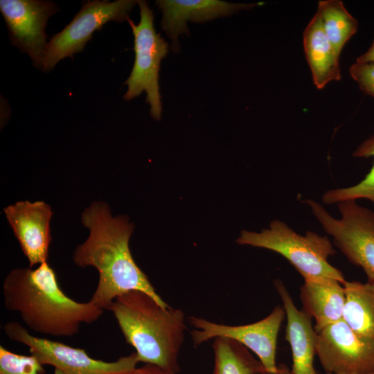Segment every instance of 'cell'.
<instances>
[{"mask_svg": "<svg viewBox=\"0 0 374 374\" xmlns=\"http://www.w3.org/2000/svg\"><path fill=\"white\" fill-rule=\"evenodd\" d=\"M81 222L89 230V235L75 249L73 260L78 267L91 266L98 272V282L91 303L108 310L118 296L139 290L161 305L169 306L132 257L130 239L134 225L127 216L113 217L109 205L98 201L84 209Z\"/></svg>", "mask_w": 374, "mask_h": 374, "instance_id": "obj_1", "label": "cell"}, {"mask_svg": "<svg viewBox=\"0 0 374 374\" xmlns=\"http://www.w3.org/2000/svg\"><path fill=\"white\" fill-rule=\"evenodd\" d=\"M2 290L4 307L42 335L73 336L82 323L98 321L104 311L90 301L80 303L66 296L48 262L35 269H12L3 279Z\"/></svg>", "mask_w": 374, "mask_h": 374, "instance_id": "obj_2", "label": "cell"}, {"mask_svg": "<svg viewBox=\"0 0 374 374\" xmlns=\"http://www.w3.org/2000/svg\"><path fill=\"white\" fill-rule=\"evenodd\" d=\"M138 359L179 371L178 357L186 329L179 309L165 307L148 294L132 290L116 297L109 310Z\"/></svg>", "mask_w": 374, "mask_h": 374, "instance_id": "obj_3", "label": "cell"}, {"mask_svg": "<svg viewBox=\"0 0 374 374\" xmlns=\"http://www.w3.org/2000/svg\"><path fill=\"white\" fill-rule=\"evenodd\" d=\"M242 245L273 251L287 259L304 280L330 278L342 285L344 274L328 262L335 253L331 241L326 235L308 231L305 235L296 233L285 222L275 220L260 232L242 230L236 240Z\"/></svg>", "mask_w": 374, "mask_h": 374, "instance_id": "obj_4", "label": "cell"}, {"mask_svg": "<svg viewBox=\"0 0 374 374\" xmlns=\"http://www.w3.org/2000/svg\"><path fill=\"white\" fill-rule=\"evenodd\" d=\"M137 4L140 9L139 23L135 24L127 19L134 35L135 58L130 75L125 82L127 90L123 98L131 100L145 91L150 114L159 121L162 112L159 83L160 64L168 53L169 44L156 32L153 11L147 1L139 0Z\"/></svg>", "mask_w": 374, "mask_h": 374, "instance_id": "obj_5", "label": "cell"}, {"mask_svg": "<svg viewBox=\"0 0 374 374\" xmlns=\"http://www.w3.org/2000/svg\"><path fill=\"white\" fill-rule=\"evenodd\" d=\"M304 203L347 259L364 270L368 282L374 283V211L355 200H346L338 203L341 217L336 219L317 202L306 199Z\"/></svg>", "mask_w": 374, "mask_h": 374, "instance_id": "obj_6", "label": "cell"}, {"mask_svg": "<svg viewBox=\"0 0 374 374\" xmlns=\"http://www.w3.org/2000/svg\"><path fill=\"white\" fill-rule=\"evenodd\" d=\"M3 330L10 339L28 346L43 365L53 366L55 374H118L134 368L139 362L136 353L114 362L96 359L84 349L33 336L16 321L6 323Z\"/></svg>", "mask_w": 374, "mask_h": 374, "instance_id": "obj_7", "label": "cell"}, {"mask_svg": "<svg viewBox=\"0 0 374 374\" xmlns=\"http://www.w3.org/2000/svg\"><path fill=\"white\" fill-rule=\"evenodd\" d=\"M137 3L136 0L87 1L70 23L48 42L42 71H49L61 60L81 52L93 34L111 21L123 22Z\"/></svg>", "mask_w": 374, "mask_h": 374, "instance_id": "obj_8", "label": "cell"}, {"mask_svg": "<svg viewBox=\"0 0 374 374\" xmlns=\"http://www.w3.org/2000/svg\"><path fill=\"white\" fill-rule=\"evenodd\" d=\"M283 306L278 305L264 319L249 324L228 326L190 317L193 326L192 340L199 346L211 339L224 337L232 339L251 350L269 374H285L276 362L277 339L281 323L285 317Z\"/></svg>", "mask_w": 374, "mask_h": 374, "instance_id": "obj_9", "label": "cell"}, {"mask_svg": "<svg viewBox=\"0 0 374 374\" xmlns=\"http://www.w3.org/2000/svg\"><path fill=\"white\" fill-rule=\"evenodd\" d=\"M317 333V355L326 373H374V340L357 334L343 319Z\"/></svg>", "mask_w": 374, "mask_h": 374, "instance_id": "obj_10", "label": "cell"}, {"mask_svg": "<svg viewBox=\"0 0 374 374\" xmlns=\"http://www.w3.org/2000/svg\"><path fill=\"white\" fill-rule=\"evenodd\" d=\"M0 10L11 43L28 54L35 66L42 71L48 44L45 28L59 8L49 1L1 0Z\"/></svg>", "mask_w": 374, "mask_h": 374, "instance_id": "obj_11", "label": "cell"}, {"mask_svg": "<svg viewBox=\"0 0 374 374\" xmlns=\"http://www.w3.org/2000/svg\"><path fill=\"white\" fill-rule=\"evenodd\" d=\"M29 267L48 262L53 211L43 201H20L3 208Z\"/></svg>", "mask_w": 374, "mask_h": 374, "instance_id": "obj_12", "label": "cell"}, {"mask_svg": "<svg viewBox=\"0 0 374 374\" xmlns=\"http://www.w3.org/2000/svg\"><path fill=\"white\" fill-rule=\"evenodd\" d=\"M156 4L162 12L161 26L172 39V50L179 51L178 37L189 34L187 22L203 23L249 10L260 3H233L220 0H159Z\"/></svg>", "mask_w": 374, "mask_h": 374, "instance_id": "obj_13", "label": "cell"}, {"mask_svg": "<svg viewBox=\"0 0 374 374\" xmlns=\"http://www.w3.org/2000/svg\"><path fill=\"white\" fill-rule=\"evenodd\" d=\"M285 311L287 326L285 339L289 342L292 356V374H319L314 368L317 355V333L311 317L299 310L288 290L280 280L274 281Z\"/></svg>", "mask_w": 374, "mask_h": 374, "instance_id": "obj_14", "label": "cell"}, {"mask_svg": "<svg viewBox=\"0 0 374 374\" xmlns=\"http://www.w3.org/2000/svg\"><path fill=\"white\" fill-rule=\"evenodd\" d=\"M300 296L303 311L316 321V332L343 319L346 294L343 285L338 280H304Z\"/></svg>", "mask_w": 374, "mask_h": 374, "instance_id": "obj_15", "label": "cell"}, {"mask_svg": "<svg viewBox=\"0 0 374 374\" xmlns=\"http://www.w3.org/2000/svg\"><path fill=\"white\" fill-rule=\"evenodd\" d=\"M303 46L317 88L323 89L328 82L341 79L339 55L328 39L317 12L304 30Z\"/></svg>", "mask_w": 374, "mask_h": 374, "instance_id": "obj_16", "label": "cell"}, {"mask_svg": "<svg viewBox=\"0 0 374 374\" xmlns=\"http://www.w3.org/2000/svg\"><path fill=\"white\" fill-rule=\"evenodd\" d=\"M343 286V320L357 334L374 340V283L346 280Z\"/></svg>", "mask_w": 374, "mask_h": 374, "instance_id": "obj_17", "label": "cell"}, {"mask_svg": "<svg viewBox=\"0 0 374 374\" xmlns=\"http://www.w3.org/2000/svg\"><path fill=\"white\" fill-rule=\"evenodd\" d=\"M213 374H269L242 344L228 338L217 337L213 344Z\"/></svg>", "mask_w": 374, "mask_h": 374, "instance_id": "obj_18", "label": "cell"}, {"mask_svg": "<svg viewBox=\"0 0 374 374\" xmlns=\"http://www.w3.org/2000/svg\"><path fill=\"white\" fill-rule=\"evenodd\" d=\"M320 15L325 33L339 55L347 42L355 34L358 22L339 0L319 1Z\"/></svg>", "mask_w": 374, "mask_h": 374, "instance_id": "obj_19", "label": "cell"}, {"mask_svg": "<svg viewBox=\"0 0 374 374\" xmlns=\"http://www.w3.org/2000/svg\"><path fill=\"white\" fill-rule=\"evenodd\" d=\"M355 157L374 158V135L366 139L353 153ZM367 199L374 204V163L369 172L357 184L326 191L322 201L326 204L346 200Z\"/></svg>", "mask_w": 374, "mask_h": 374, "instance_id": "obj_20", "label": "cell"}, {"mask_svg": "<svg viewBox=\"0 0 374 374\" xmlns=\"http://www.w3.org/2000/svg\"><path fill=\"white\" fill-rule=\"evenodd\" d=\"M43 366L33 355H19L0 346V374H43Z\"/></svg>", "mask_w": 374, "mask_h": 374, "instance_id": "obj_21", "label": "cell"}, {"mask_svg": "<svg viewBox=\"0 0 374 374\" xmlns=\"http://www.w3.org/2000/svg\"><path fill=\"white\" fill-rule=\"evenodd\" d=\"M351 77L359 89L366 94L374 98V63L355 62L349 69Z\"/></svg>", "mask_w": 374, "mask_h": 374, "instance_id": "obj_22", "label": "cell"}, {"mask_svg": "<svg viewBox=\"0 0 374 374\" xmlns=\"http://www.w3.org/2000/svg\"><path fill=\"white\" fill-rule=\"evenodd\" d=\"M118 374H177L176 373L153 364H145L141 367Z\"/></svg>", "mask_w": 374, "mask_h": 374, "instance_id": "obj_23", "label": "cell"}, {"mask_svg": "<svg viewBox=\"0 0 374 374\" xmlns=\"http://www.w3.org/2000/svg\"><path fill=\"white\" fill-rule=\"evenodd\" d=\"M356 62L358 63H368V62H373L374 63V39L372 42V44L369 47V48L363 54H362L360 56H359Z\"/></svg>", "mask_w": 374, "mask_h": 374, "instance_id": "obj_24", "label": "cell"}, {"mask_svg": "<svg viewBox=\"0 0 374 374\" xmlns=\"http://www.w3.org/2000/svg\"><path fill=\"white\" fill-rule=\"evenodd\" d=\"M325 374H332V373H326ZM353 374H355V373H353ZM366 374H374V373H366Z\"/></svg>", "mask_w": 374, "mask_h": 374, "instance_id": "obj_25", "label": "cell"}]
</instances>
